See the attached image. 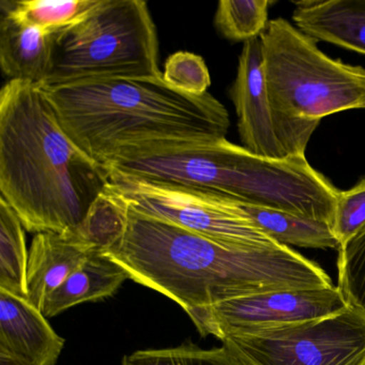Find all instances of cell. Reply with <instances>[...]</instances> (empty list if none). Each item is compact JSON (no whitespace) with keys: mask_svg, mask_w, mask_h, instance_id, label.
<instances>
[{"mask_svg":"<svg viewBox=\"0 0 365 365\" xmlns=\"http://www.w3.org/2000/svg\"><path fill=\"white\" fill-rule=\"evenodd\" d=\"M103 254L187 314L241 297L334 286L324 269L287 245H227L129 206L123 239Z\"/></svg>","mask_w":365,"mask_h":365,"instance_id":"obj_1","label":"cell"},{"mask_svg":"<svg viewBox=\"0 0 365 365\" xmlns=\"http://www.w3.org/2000/svg\"><path fill=\"white\" fill-rule=\"evenodd\" d=\"M108 185V170L67 133L41 87L0 91V192L29 232L76 230Z\"/></svg>","mask_w":365,"mask_h":365,"instance_id":"obj_2","label":"cell"},{"mask_svg":"<svg viewBox=\"0 0 365 365\" xmlns=\"http://www.w3.org/2000/svg\"><path fill=\"white\" fill-rule=\"evenodd\" d=\"M40 87L72 140L102 165L129 147L220 140L230 129V115L217 98L183 93L163 76Z\"/></svg>","mask_w":365,"mask_h":365,"instance_id":"obj_3","label":"cell"},{"mask_svg":"<svg viewBox=\"0 0 365 365\" xmlns=\"http://www.w3.org/2000/svg\"><path fill=\"white\" fill-rule=\"evenodd\" d=\"M103 165L329 224H332L339 192L312 168L305 155L266 159L226 138L138 145L119 151Z\"/></svg>","mask_w":365,"mask_h":365,"instance_id":"obj_4","label":"cell"},{"mask_svg":"<svg viewBox=\"0 0 365 365\" xmlns=\"http://www.w3.org/2000/svg\"><path fill=\"white\" fill-rule=\"evenodd\" d=\"M162 76L157 29L147 3L101 0L84 20L55 35L52 70L42 86Z\"/></svg>","mask_w":365,"mask_h":365,"instance_id":"obj_5","label":"cell"},{"mask_svg":"<svg viewBox=\"0 0 365 365\" xmlns=\"http://www.w3.org/2000/svg\"><path fill=\"white\" fill-rule=\"evenodd\" d=\"M272 106L290 117L322 120L365 110V69L330 58L288 21H269L260 36Z\"/></svg>","mask_w":365,"mask_h":365,"instance_id":"obj_6","label":"cell"},{"mask_svg":"<svg viewBox=\"0 0 365 365\" xmlns=\"http://www.w3.org/2000/svg\"><path fill=\"white\" fill-rule=\"evenodd\" d=\"M106 168L108 191L138 212L227 245L247 247L279 245L241 215L232 196Z\"/></svg>","mask_w":365,"mask_h":365,"instance_id":"obj_7","label":"cell"},{"mask_svg":"<svg viewBox=\"0 0 365 365\" xmlns=\"http://www.w3.org/2000/svg\"><path fill=\"white\" fill-rule=\"evenodd\" d=\"M254 365H365V312L223 337Z\"/></svg>","mask_w":365,"mask_h":365,"instance_id":"obj_8","label":"cell"},{"mask_svg":"<svg viewBox=\"0 0 365 365\" xmlns=\"http://www.w3.org/2000/svg\"><path fill=\"white\" fill-rule=\"evenodd\" d=\"M230 98L238 117L241 143L247 150L272 160L305 155L320 121L294 118L272 106L260 37L243 44Z\"/></svg>","mask_w":365,"mask_h":365,"instance_id":"obj_9","label":"cell"},{"mask_svg":"<svg viewBox=\"0 0 365 365\" xmlns=\"http://www.w3.org/2000/svg\"><path fill=\"white\" fill-rule=\"evenodd\" d=\"M351 307L339 286L264 292L194 309L187 315L202 336L221 341L232 334L257 332L322 319Z\"/></svg>","mask_w":365,"mask_h":365,"instance_id":"obj_10","label":"cell"},{"mask_svg":"<svg viewBox=\"0 0 365 365\" xmlns=\"http://www.w3.org/2000/svg\"><path fill=\"white\" fill-rule=\"evenodd\" d=\"M65 339L29 300L0 289V349L35 365H55Z\"/></svg>","mask_w":365,"mask_h":365,"instance_id":"obj_11","label":"cell"},{"mask_svg":"<svg viewBox=\"0 0 365 365\" xmlns=\"http://www.w3.org/2000/svg\"><path fill=\"white\" fill-rule=\"evenodd\" d=\"M55 35L3 10L0 66L9 81L44 85L52 70Z\"/></svg>","mask_w":365,"mask_h":365,"instance_id":"obj_12","label":"cell"},{"mask_svg":"<svg viewBox=\"0 0 365 365\" xmlns=\"http://www.w3.org/2000/svg\"><path fill=\"white\" fill-rule=\"evenodd\" d=\"M292 20L316 41L365 55V0L297 1Z\"/></svg>","mask_w":365,"mask_h":365,"instance_id":"obj_13","label":"cell"},{"mask_svg":"<svg viewBox=\"0 0 365 365\" xmlns=\"http://www.w3.org/2000/svg\"><path fill=\"white\" fill-rule=\"evenodd\" d=\"M95 253L56 232L36 234L27 267L29 302L41 311L46 298Z\"/></svg>","mask_w":365,"mask_h":365,"instance_id":"obj_14","label":"cell"},{"mask_svg":"<svg viewBox=\"0 0 365 365\" xmlns=\"http://www.w3.org/2000/svg\"><path fill=\"white\" fill-rule=\"evenodd\" d=\"M128 279L120 264L97 252L46 298L42 314L54 317L76 305L112 297Z\"/></svg>","mask_w":365,"mask_h":365,"instance_id":"obj_15","label":"cell"},{"mask_svg":"<svg viewBox=\"0 0 365 365\" xmlns=\"http://www.w3.org/2000/svg\"><path fill=\"white\" fill-rule=\"evenodd\" d=\"M234 202L241 215L279 245L307 249H341L331 224L327 222L256 206L237 198H234Z\"/></svg>","mask_w":365,"mask_h":365,"instance_id":"obj_16","label":"cell"},{"mask_svg":"<svg viewBox=\"0 0 365 365\" xmlns=\"http://www.w3.org/2000/svg\"><path fill=\"white\" fill-rule=\"evenodd\" d=\"M127 222L128 205L106 187L91 205L82 223L63 236L83 247L104 253L123 239Z\"/></svg>","mask_w":365,"mask_h":365,"instance_id":"obj_17","label":"cell"},{"mask_svg":"<svg viewBox=\"0 0 365 365\" xmlns=\"http://www.w3.org/2000/svg\"><path fill=\"white\" fill-rule=\"evenodd\" d=\"M24 226L0 197V289L29 300V255Z\"/></svg>","mask_w":365,"mask_h":365,"instance_id":"obj_18","label":"cell"},{"mask_svg":"<svg viewBox=\"0 0 365 365\" xmlns=\"http://www.w3.org/2000/svg\"><path fill=\"white\" fill-rule=\"evenodd\" d=\"M4 11L11 12L22 20L55 35L78 24L91 14L101 0H22L3 1Z\"/></svg>","mask_w":365,"mask_h":365,"instance_id":"obj_19","label":"cell"},{"mask_svg":"<svg viewBox=\"0 0 365 365\" xmlns=\"http://www.w3.org/2000/svg\"><path fill=\"white\" fill-rule=\"evenodd\" d=\"M123 365H254L232 346L202 349L193 343L165 349L140 350L123 358Z\"/></svg>","mask_w":365,"mask_h":365,"instance_id":"obj_20","label":"cell"},{"mask_svg":"<svg viewBox=\"0 0 365 365\" xmlns=\"http://www.w3.org/2000/svg\"><path fill=\"white\" fill-rule=\"evenodd\" d=\"M270 5L269 0H221L215 11V27L232 41L260 37L269 23Z\"/></svg>","mask_w":365,"mask_h":365,"instance_id":"obj_21","label":"cell"},{"mask_svg":"<svg viewBox=\"0 0 365 365\" xmlns=\"http://www.w3.org/2000/svg\"><path fill=\"white\" fill-rule=\"evenodd\" d=\"M339 253V289L351 307L365 312V226Z\"/></svg>","mask_w":365,"mask_h":365,"instance_id":"obj_22","label":"cell"},{"mask_svg":"<svg viewBox=\"0 0 365 365\" xmlns=\"http://www.w3.org/2000/svg\"><path fill=\"white\" fill-rule=\"evenodd\" d=\"M163 78L178 91L194 96L208 93L210 73L202 57L190 52H177L166 59Z\"/></svg>","mask_w":365,"mask_h":365,"instance_id":"obj_23","label":"cell"},{"mask_svg":"<svg viewBox=\"0 0 365 365\" xmlns=\"http://www.w3.org/2000/svg\"><path fill=\"white\" fill-rule=\"evenodd\" d=\"M365 226V177L347 191H339L333 217V234L344 245Z\"/></svg>","mask_w":365,"mask_h":365,"instance_id":"obj_24","label":"cell"},{"mask_svg":"<svg viewBox=\"0 0 365 365\" xmlns=\"http://www.w3.org/2000/svg\"><path fill=\"white\" fill-rule=\"evenodd\" d=\"M0 365H35L29 362L25 359L7 351V350L0 349Z\"/></svg>","mask_w":365,"mask_h":365,"instance_id":"obj_25","label":"cell"}]
</instances>
